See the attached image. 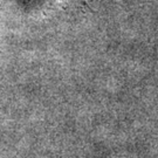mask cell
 <instances>
[{
    "label": "cell",
    "mask_w": 158,
    "mask_h": 158,
    "mask_svg": "<svg viewBox=\"0 0 158 158\" xmlns=\"http://www.w3.org/2000/svg\"><path fill=\"white\" fill-rule=\"evenodd\" d=\"M59 1H62V0H59ZM83 1H85V0H83Z\"/></svg>",
    "instance_id": "cell-1"
}]
</instances>
